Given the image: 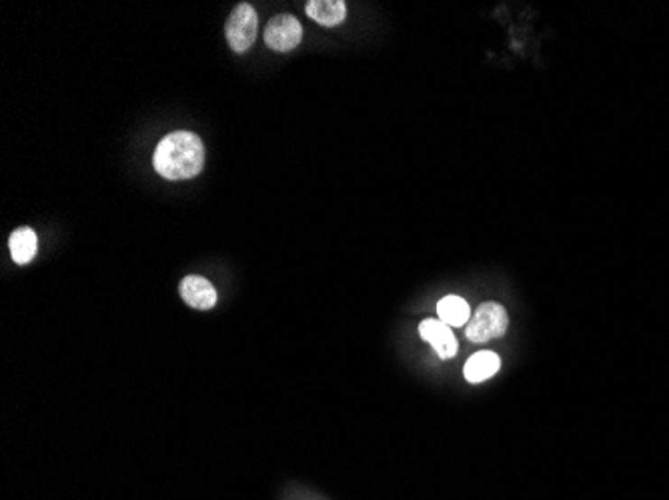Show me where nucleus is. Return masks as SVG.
Wrapping results in <instances>:
<instances>
[{
	"label": "nucleus",
	"mask_w": 669,
	"mask_h": 500,
	"mask_svg": "<svg viewBox=\"0 0 669 500\" xmlns=\"http://www.w3.org/2000/svg\"><path fill=\"white\" fill-rule=\"evenodd\" d=\"M305 11L321 26H339L347 18V5L343 0H311Z\"/></svg>",
	"instance_id": "0eeeda50"
},
{
	"label": "nucleus",
	"mask_w": 669,
	"mask_h": 500,
	"mask_svg": "<svg viewBox=\"0 0 669 500\" xmlns=\"http://www.w3.org/2000/svg\"><path fill=\"white\" fill-rule=\"evenodd\" d=\"M419 335L425 342L433 347L435 353L441 358H453L457 355V340L451 327L437 319H427L419 324Z\"/></svg>",
	"instance_id": "39448f33"
},
{
	"label": "nucleus",
	"mask_w": 669,
	"mask_h": 500,
	"mask_svg": "<svg viewBox=\"0 0 669 500\" xmlns=\"http://www.w3.org/2000/svg\"><path fill=\"white\" fill-rule=\"evenodd\" d=\"M499 366L501 360L497 355L491 353V350H481V353H475L467 360L463 373L469 383H483L497 373Z\"/></svg>",
	"instance_id": "6e6552de"
},
{
	"label": "nucleus",
	"mask_w": 669,
	"mask_h": 500,
	"mask_svg": "<svg viewBox=\"0 0 669 500\" xmlns=\"http://www.w3.org/2000/svg\"><path fill=\"white\" fill-rule=\"evenodd\" d=\"M303 39V26L293 14H279L269 21L265 29V42L277 52H289L297 49Z\"/></svg>",
	"instance_id": "20e7f679"
},
{
	"label": "nucleus",
	"mask_w": 669,
	"mask_h": 500,
	"mask_svg": "<svg viewBox=\"0 0 669 500\" xmlns=\"http://www.w3.org/2000/svg\"><path fill=\"white\" fill-rule=\"evenodd\" d=\"M154 169L169 181L192 179L203 171L205 146L197 134L179 131L171 133L159 143L153 156Z\"/></svg>",
	"instance_id": "f257e3e1"
},
{
	"label": "nucleus",
	"mask_w": 669,
	"mask_h": 500,
	"mask_svg": "<svg viewBox=\"0 0 669 500\" xmlns=\"http://www.w3.org/2000/svg\"><path fill=\"white\" fill-rule=\"evenodd\" d=\"M509 317L507 310L497 302H483L481 307L475 310L465 327V337L471 342H489L491 338H499L507 332Z\"/></svg>",
	"instance_id": "f03ea898"
},
{
	"label": "nucleus",
	"mask_w": 669,
	"mask_h": 500,
	"mask_svg": "<svg viewBox=\"0 0 669 500\" xmlns=\"http://www.w3.org/2000/svg\"><path fill=\"white\" fill-rule=\"evenodd\" d=\"M8 245H11L13 261L16 264H26V263H31L33 256L36 255V245H39V240H36L33 228L23 227V228H16L11 235Z\"/></svg>",
	"instance_id": "9d476101"
},
{
	"label": "nucleus",
	"mask_w": 669,
	"mask_h": 500,
	"mask_svg": "<svg viewBox=\"0 0 669 500\" xmlns=\"http://www.w3.org/2000/svg\"><path fill=\"white\" fill-rule=\"evenodd\" d=\"M437 314L439 320L445 322L447 327H467V322L471 319V309L461 296L449 294L445 299L439 301Z\"/></svg>",
	"instance_id": "1a4fd4ad"
},
{
	"label": "nucleus",
	"mask_w": 669,
	"mask_h": 500,
	"mask_svg": "<svg viewBox=\"0 0 669 500\" xmlns=\"http://www.w3.org/2000/svg\"><path fill=\"white\" fill-rule=\"evenodd\" d=\"M256 24L259 23H256L255 8L246 3L237 5L225 26L228 46H231L235 52L249 51L256 39Z\"/></svg>",
	"instance_id": "7ed1b4c3"
},
{
	"label": "nucleus",
	"mask_w": 669,
	"mask_h": 500,
	"mask_svg": "<svg viewBox=\"0 0 669 500\" xmlns=\"http://www.w3.org/2000/svg\"><path fill=\"white\" fill-rule=\"evenodd\" d=\"M179 291L182 301L197 310L213 309L217 302L215 286L207 279H203V276H185V279L181 281Z\"/></svg>",
	"instance_id": "423d86ee"
}]
</instances>
